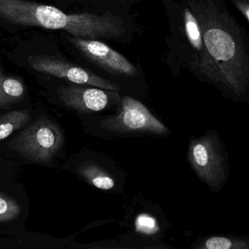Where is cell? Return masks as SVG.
Listing matches in <instances>:
<instances>
[{
  "mask_svg": "<svg viewBox=\"0 0 249 249\" xmlns=\"http://www.w3.org/2000/svg\"><path fill=\"white\" fill-rule=\"evenodd\" d=\"M0 18L16 25L62 30L81 38L119 37L124 31L120 19L107 14H67L30 0H0Z\"/></svg>",
  "mask_w": 249,
  "mask_h": 249,
  "instance_id": "6da1fadb",
  "label": "cell"
},
{
  "mask_svg": "<svg viewBox=\"0 0 249 249\" xmlns=\"http://www.w3.org/2000/svg\"><path fill=\"white\" fill-rule=\"evenodd\" d=\"M198 24L202 49L196 56V67L208 78L221 83L236 94H243L248 84L243 51L235 36L208 6L197 7Z\"/></svg>",
  "mask_w": 249,
  "mask_h": 249,
  "instance_id": "7a4b0ae2",
  "label": "cell"
},
{
  "mask_svg": "<svg viewBox=\"0 0 249 249\" xmlns=\"http://www.w3.org/2000/svg\"><path fill=\"white\" fill-rule=\"evenodd\" d=\"M62 130L47 118H40L8 142V146L24 158L49 163L63 145Z\"/></svg>",
  "mask_w": 249,
  "mask_h": 249,
  "instance_id": "3957f363",
  "label": "cell"
},
{
  "mask_svg": "<svg viewBox=\"0 0 249 249\" xmlns=\"http://www.w3.org/2000/svg\"><path fill=\"white\" fill-rule=\"evenodd\" d=\"M102 127L118 133H167V129L141 102L124 97L116 116L100 123Z\"/></svg>",
  "mask_w": 249,
  "mask_h": 249,
  "instance_id": "277c9868",
  "label": "cell"
},
{
  "mask_svg": "<svg viewBox=\"0 0 249 249\" xmlns=\"http://www.w3.org/2000/svg\"><path fill=\"white\" fill-rule=\"evenodd\" d=\"M217 139L213 136L192 140L189 148L191 165L209 186L216 187L225 179L224 160Z\"/></svg>",
  "mask_w": 249,
  "mask_h": 249,
  "instance_id": "5b68a950",
  "label": "cell"
},
{
  "mask_svg": "<svg viewBox=\"0 0 249 249\" xmlns=\"http://www.w3.org/2000/svg\"><path fill=\"white\" fill-rule=\"evenodd\" d=\"M28 63L35 71L67 80L73 84H87L110 91L121 90L117 84L54 56H31L29 57Z\"/></svg>",
  "mask_w": 249,
  "mask_h": 249,
  "instance_id": "8992f818",
  "label": "cell"
},
{
  "mask_svg": "<svg viewBox=\"0 0 249 249\" xmlns=\"http://www.w3.org/2000/svg\"><path fill=\"white\" fill-rule=\"evenodd\" d=\"M72 44L87 59L115 75L134 76L137 71L127 59L102 42L93 39L73 37Z\"/></svg>",
  "mask_w": 249,
  "mask_h": 249,
  "instance_id": "52a82bcc",
  "label": "cell"
},
{
  "mask_svg": "<svg viewBox=\"0 0 249 249\" xmlns=\"http://www.w3.org/2000/svg\"><path fill=\"white\" fill-rule=\"evenodd\" d=\"M57 94L65 106L82 113L100 111L110 103L120 100L116 91L86 88L73 84L58 89Z\"/></svg>",
  "mask_w": 249,
  "mask_h": 249,
  "instance_id": "ba28073f",
  "label": "cell"
},
{
  "mask_svg": "<svg viewBox=\"0 0 249 249\" xmlns=\"http://www.w3.org/2000/svg\"><path fill=\"white\" fill-rule=\"evenodd\" d=\"M25 94L21 80L5 75L0 68V107L20 101Z\"/></svg>",
  "mask_w": 249,
  "mask_h": 249,
  "instance_id": "9c48e42d",
  "label": "cell"
},
{
  "mask_svg": "<svg viewBox=\"0 0 249 249\" xmlns=\"http://www.w3.org/2000/svg\"><path fill=\"white\" fill-rule=\"evenodd\" d=\"M78 173L93 186L103 190H109L114 186L113 178L97 164L85 163L80 166Z\"/></svg>",
  "mask_w": 249,
  "mask_h": 249,
  "instance_id": "30bf717a",
  "label": "cell"
},
{
  "mask_svg": "<svg viewBox=\"0 0 249 249\" xmlns=\"http://www.w3.org/2000/svg\"><path fill=\"white\" fill-rule=\"evenodd\" d=\"M27 110H14L0 116V141L9 137L13 132L25 126L30 122Z\"/></svg>",
  "mask_w": 249,
  "mask_h": 249,
  "instance_id": "8fae6325",
  "label": "cell"
},
{
  "mask_svg": "<svg viewBox=\"0 0 249 249\" xmlns=\"http://www.w3.org/2000/svg\"><path fill=\"white\" fill-rule=\"evenodd\" d=\"M185 31L189 43L197 54L202 49V33L197 20L189 8L184 11Z\"/></svg>",
  "mask_w": 249,
  "mask_h": 249,
  "instance_id": "7c38bea8",
  "label": "cell"
},
{
  "mask_svg": "<svg viewBox=\"0 0 249 249\" xmlns=\"http://www.w3.org/2000/svg\"><path fill=\"white\" fill-rule=\"evenodd\" d=\"M21 208L15 199L0 194V221H12L21 213Z\"/></svg>",
  "mask_w": 249,
  "mask_h": 249,
  "instance_id": "4fadbf2b",
  "label": "cell"
},
{
  "mask_svg": "<svg viewBox=\"0 0 249 249\" xmlns=\"http://www.w3.org/2000/svg\"><path fill=\"white\" fill-rule=\"evenodd\" d=\"M204 248L207 249H247L249 243L243 240L212 237L205 241Z\"/></svg>",
  "mask_w": 249,
  "mask_h": 249,
  "instance_id": "5bb4252c",
  "label": "cell"
},
{
  "mask_svg": "<svg viewBox=\"0 0 249 249\" xmlns=\"http://www.w3.org/2000/svg\"><path fill=\"white\" fill-rule=\"evenodd\" d=\"M136 230L144 234H154L158 231L157 221L148 214H141L135 221Z\"/></svg>",
  "mask_w": 249,
  "mask_h": 249,
  "instance_id": "9a60e30c",
  "label": "cell"
}]
</instances>
